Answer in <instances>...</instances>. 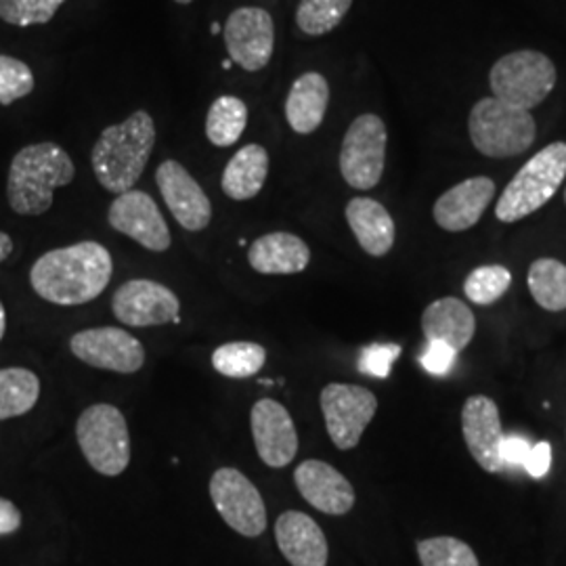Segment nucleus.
Listing matches in <instances>:
<instances>
[{"instance_id":"obj_1","label":"nucleus","mask_w":566,"mask_h":566,"mask_svg":"<svg viewBox=\"0 0 566 566\" xmlns=\"http://www.w3.org/2000/svg\"><path fill=\"white\" fill-rule=\"evenodd\" d=\"M114 261L99 242H78L42 254L30 271V283L42 301L81 306L99 298L112 282Z\"/></svg>"},{"instance_id":"obj_2","label":"nucleus","mask_w":566,"mask_h":566,"mask_svg":"<svg viewBox=\"0 0 566 566\" xmlns=\"http://www.w3.org/2000/svg\"><path fill=\"white\" fill-rule=\"evenodd\" d=\"M154 145L156 122L145 109L107 126L91 151L93 172L103 189L116 196L130 191L142 179Z\"/></svg>"},{"instance_id":"obj_3","label":"nucleus","mask_w":566,"mask_h":566,"mask_svg":"<svg viewBox=\"0 0 566 566\" xmlns=\"http://www.w3.org/2000/svg\"><path fill=\"white\" fill-rule=\"evenodd\" d=\"M76 166L57 143H34L20 149L9 166L7 200L21 217L51 210L55 189L74 181Z\"/></svg>"},{"instance_id":"obj_4","label":"nucleus","mask_w":566,"mask_h":566,"mask_svg":"<svg viewBox=\"0 0 566 566\" xmlns=\"http://www.w3.org/2000/svg\"><path fill=\"white\" fill-rule=\"evenodd\" d=\"M566 179V143H549L507 182L495 203V217L502 223L523 221L546 206Z\"/></svg>"},{"instance_id":"obj_5","label":"nucleus","mask_w":566,"mask_h":566,"mask_svg":"<svg viewBox=\"0 0 566 566\" xmlns=\"http://www.w3.org/2000/svg\"><path fill=\"white\" fill-rule=\"evenodd\" d=\"M468 130L483 156L502 160L525 154L535 142L537 126L531 112L486 97L472 107Z\"/></svg>"},{"instance_id":"obj_6","label":"nucleus","mask_w":566,"mask_h":566,"mask_svg":"<svg viewBox=\"0 0 566 566\" xmlns=\"http://www.w3.org/2000/svg\"><path fill=\"white\" fill-rule=\"evenodd\" d=\"M76 439L84 460L102 476H120L130 464V432L116 405L86 407L76 422Z\"/></svg>"},{"instance_id":"obj_7","label":"nucleus","mask_w":566,"mask_h":566,"mask_svg":"<svg viewBox=\"0 0 566 566\" xmlns=\"http://www.w3.org/2000/svg\"><path fill=\"white\" fill-rule=\"evenodd\" d=\"M493 97L531 112L546 99L556 84V67L539 51H516L491 67Z\"/></svg>"},{"instance_id":"obj_8","label":"nucleus","mask_w":566,"mask_h":566,"mask_svg":"<svg viewBox=\"0 0 566 566\" xmlns=\"http://www.w3.org/2000/svg\"><path fill=\"white\" fill-rule=\"evenodd\" d=\"M386 142V124L376 114H364L348 126L340 149V172L353 189L367 191L382 181Z\"/></svg>"},{"instance_id":"obj_9","label":"nucleus","mask_w":566,"mask_h":566,"mask_svg":"<svg viewBox=\"0 0 566 566\" xmlns=\"http://www.w3.org/2000/svg\"><path fill=\"white\" fill-rule=\"evenodd\" d=\"M319 403L327 434L340 451L359 446L365 428L378 411L376 395L357 385L332 382L322 390Z\"/></svg>"},{"instance_id":"obj_10","label":"nucleus","mask_w":566,"mask_h":566,"mask_svg":"<svg viewBox=\"0 0 566 566\" xmlns=\"http://www.w3.org/2000/svg\"><path fill=\"white\" fill-rule=\"evenodd\" d=\"M210 497L227 525L243 537H261L266 507L254 483L235 468H219L210 479Z\"/></svg>"},{"instance_id":"obj_11","label":"nucleus","mask_w":566,"mask_h":566,"mask_svg":"<svg viewBox=\"0 0 566 566\" xmlns=\"http://www.w3.org/2000/svg\"><path fill=\"white\" fill-rule=\"evenodd\" d=\"M70 350L82 364L116 374H137L145 364V348L122 327H91L70 338Z\"/></svg>"},{"instance_id":"obj_12","label":"nucleus","mask_w":566,"mask_h":566,"mask_svg":"<svg viewBox=\"0 0 566 566\" xmlns=\"http://www.w3.org/2000/svg\"><path fill=\"white\" fill-rule=\"evenodd\" d=\"M224 44L231 61L242 65L245 72H259L273 57L275 23L266 9L240 7L223 28Z\"/></svg>"},{"instance_id":"obj_13","label":"nucleus","mask_w":566,"mask_h":566,"mask_svg":"<svg viewBox=\"0 0 566 566\" xmlns=\"http://www.w3.org/2000/svg\"><path fill=\"white\" fill-rule=\"evenodd\" d=\"M112 311L118 322L130 327L179 324L181 301L163 283L130 280L116 290Z\"/></svg>"},{"instance_id":"obj_14","label":"nucleus","mask_w":566,"mask_h":566,"mask_svg":"<svg viewBox=\"0 0 566 566\" xmlns=\"http://www.w3.org/2000/svg\"><path fill=\"white\" fill-rule=\"evenodd\" d=\"M109 227L142 243L149 252H166L172 243L170 229L154 198L139 189L120 193L107 210Z\"/></svg>"},{"instance_id":"obj_15","label":"nucleus","mask_w":566,"mask_h":566,"mask_svg":"<svg viewBox=\"0 0 566 566\" xmlns=\"http://www.w3.org/2000/svg\"><path fill=\"white\" fill-rule=\"evenodd\" d=\"M156 182L170 214L187 231H203L212 221V203L200 182L177 160H166L156 170Z\"/></svg>"},{"instance_id":"obj_16","label":"nucleus","mask_w":566,"mask_h":566,"mask_svg":"<svg viewBox=\"0 0 566 566\" xmlns=\"http://www.w3.org/2000/svg\"><path fill=\"white\" fill-rule=\"evenodd\" d=\"M252 439L269 468H285L298 453V432L290 411L273 399H261L250 411Z\"/></svg>"},{"instance_id":"obj_17","label":"nucleus","mask_w":566,"mask_h":566,"mask_svg":"<svg viewBox=\"0 0 566 566\" xmlns=\"http://www.w3.org/2000/svg\"><path fill=\"white\" fill-rule=\"evenodd\" d=\"M462 432L465 446L476 460V464L489 474H497L504 470L500 458L504 430L500 420V409L493 399L485 395H474L465 399L462 407Z\"/></svg>"},{"instance_id":"obj_18","label":"nucleus","mask_w":566,"mask_h":566,"mask_svg":"<svg viewBox=\"0 0 566 566\" xmlns=\"http://www.w3.org/2000/svg\"><path fill=\"white\" fill-rule=\"evenodd\" d=\"M304 502L329 516H343L355 506V489L343 472L322 460H304L294 472Z\"/></svg>"},{"instance_id":"obj_19","label":"nucleus","mask_w":566,"mask_h":566,"mask_svg":"<svg viewBox=\"0 0 566 566\" xmlns=\"http://www.w3.org/2000/svg\"><path fill=\"white\" fill-rule=\"evenodd\" d=\"M495 198V182L489 177H472L458 182L434 203V221L451 233L472 229L485 214L486 206Z\"/></svg>"},{"instance_id":"obj_20","label":"nucleus","mask_w":566,"mask_h":566,"mask_svg":"<svg viewBox=\"0 0 566 566\" xmlns=\"http://www.w3.org/2000/svg\"><path fill=\"white\" fill-rule=\"evenodd\" d=\"M275 539L292 566H327L329 546L322 526L308 514L287 510L275 523Z\"/></svg>"},{"instance_id":"obj_21","label":"nucleus","mask_w":566,"mask_h":566,"mask_svg":"<svg viewBox=\"0 0 566 566\" xmlns=\"http://www.w3.org/2000/svg\"><path fill=\"white\" fill-rule=\"evenodd\" d=\"M422 332L428 343H446L460 355L474 338L476 319L464 301L447 296L426 306Z\"/></svg>"},{"instance_id":"obj_22","label":"nucleus","mask_w":566,"mask_h":566,"mask_svg":"<svg viewBox=\"0 0 566 566\" xmlns=\"http://www.w3.org/2000/svg\"><path fill=\"white\" fill-rule=\"evenodd\" d=\"M248 263L261 275H296L311 263V250L298 235L275 231L250 245Z\"/></svg>"},{"instance_id":"obj_23","label":"nucleus","mask_w":566,"mask_h":566,"mask_svg":"<svg viewBox=\"0 0 566 566\" xmlns=\"http://www.w3.org/2000/svg\"><path fill=\"white\" fill-rule=\"evenodd\" d=\"M346 221L369 256H386L397 238V227L382 203L371 198H353L346 206Z\"/></svg>"},{"instance_id":"obj_24","label":"nucleus","mask_w":566,"mask_h":566,"mask_svg":"<svg viewBox=\"0 0 566 566\" xmlns=\"http://www.w3.org/2000/svg\"><path fill=\"white\" fill-rule=\"evenodd\" d=\"M329 105V84L319 72H306L292 84L285 99V118L294 133L311 135L325 118Z\"/></svg>"},{"instance_id":"obj_25","label":"nucleus","mask_w":566,"mask_h":566,"mask_svg":"<svg viewBox=\"0 0 566 566\" xmlns=\"http://www.w3.org/2000/svg\"><path fill=\"white\" fill-rule=\"evenodd\" d=\"M269 175V154L263 145L250 143L227 163L221 187L227 198L235 202L252 200L261 193Z\"/></svg>"},{"instance_id":"obj_26","label":"nucleus","mask_w":566,"mask_h":566,"mask_svg":"<svg viewBox=\"0 0 566 566\" xmlns=\"http://www.w3.org/2000/svg\"><path fill=\"white\" fill-rule=\"evenodd\" d=\"M41 397V380L25 367L0 369V422L20 418L34 409Z\"/></svg>"},{"instance_id":"obj_27","label":"nucleus","mask_w":566,"mask_h":566,"mask_svg":"<svg viewBox=\"0 0 566 566\" xmlns=\"http://www.w3.org/2000/svg\"><path fill=\"white\" fill-rule=\"evenodd\" d=\"M528 292L549 313L566 308V264L556 259H537L528 266Z\"/></svg>"},{"instance_id":"obj_28","label":"nucleus","mask_w":566,"mask_h":566,"mask_svg":"<svg viewBox=\"0 0 566 566\" xmlns=\"http://www.w3.org/2000/svg\"><path fill=\"white\" fill-rule=\"evenodd\" d=\"M248 124V107L242 99L223 95L210 105L206 116V137L217 147H231L240 142Z\"/></svg>"},{"instance_id":"obj_29","label":"nucleus","mask_w":566,"mask_h":566,"mask_svg":"<svg viewBox=\"0 0 566 566\" xmlns=\"http://www.w3.org/2000/svg\"><path fill=\"white\" fill-rule=\"evenodd\" d=\"M264 364H266V350L259 343H248V340L227 343L212 353V367L224 378H233V380L256 376Z\"/></svg>"},{"instance_id":"obj_30","label":"nucleus","mask_w":566,"mask_h":566,"mask_svg":"<svg viewBox=\"0 0 566 566\" xmlns=\"http://www.w3.org/2000/svg\"><path fill=\"white\" fill-rule=\"evenodd\" d=\"M353 0H301L296 23L308 36H324L343 23Z\"/></svg>"},{"instance_id":"obj_31","label":"nucleus","mask_w":566,"mask_h":566,"mask_svg":"<svg viewBox=\"0 0 566 566\" xmlns=\"http://www.w3.org/2000/svg\"><path fill=\"white\" fill-rule=\"evenodd\" d=\"M512 283V273L502 264H483L476 266L464 282L465 298L472 304L497 303Z\"/></svg>"},{"instance_id":"obj_32","label":"nucleus","mask_w":566,"mask_h":566,"mask_svg":"<svg viewBox=\"0 0 566 566\" xmlns=\"http://www.w3.org/2000/svg\"><path fill=\"white\" fill-rule=\"evenodd\" d=\"M422 566H481L472 547L455 537H432L418 544Z\"/></svg>"},{"instance_id":"obj_33","label":"nucleus","mask_w":566,"mask_h":566,"mask_svg":"<svg viewBox=\"0 0 566 566\" xmlns=\"http://www.w3.org/2000/svg\"><path fill=\"white\" fill-rule=\"evenodd\" d=\"M65 0H0V20L18 25H44L53 20Z\"/></svg>"},{"instance_id":"obj_34","label":"nucleus","mask_w":566,"mask_h":566,"mask_svg":"<svg viewBox=\"0 0 566 566\" xmlns=\"http://www.w3.org/2000/svg\"><path fill=\"white\" fill-rule=\"evenodd\" d=\"M36 86L28 63L11 55H0V105H11L28 97Z\"/></svg>"},{"instance_id":"obj_35","label":"nucleus","mask_w":566,"mask_h":566,"mask_svg":"<svg viewBox=\"0 0 566 566\" xmlns=\"http://www.w3.org/2000/svg\"><path fill=\"white\" fill-rule=\"evenodd\" d=\"M401 346L399 344H369L361 350L359 357V369L371 378H388L390 367L399 359Z\"/></svg>"},{"instance_id":"obj_36","label":"nucleus","mask_w":566,"mask_h":566,"mask_svg":"<svg viewBox=\"0 0 566 566\" xmlns=\"http://www.w3.org/2000/svg\"><path fill=\"white\" fill-rule=\"evenodd\" d=\"M455 357L458 353L446 343H428L420 357V364L424 365L426 371L432 376H446L455 364Z\"/></svg>"},{"instance_id":"obj_37","label":"nucleus","mask_w":566,"mask_h":566,"mask_svg":"<svg viewBox=\"0 0 566 566\" xmlns=\"http://www.w3.org/2000/svg\"><path fill=\"white\" fill-rule=\"evenodd\" d=\"M531 447L528 441L518 437V434H504V441L500 446V458H502V464L506 465H525L526 458L531 453Z\"/></svg>"},{"instance_id":"obj_38","label":"nucleus","mask_w":566,"mask_h":566,"mask_svg":"<svg viewBox=\"0 0 566 566\" xmlns=\"http://www.w3.org/2000/svg\"><path fill=\"white\" fill-rule=\"evenodd\" d=\"M549 465H552V446L542 441V443L531 447V453H528L523 468L533 479H544L549 472Z\"/></svg>"},{"instance_id":"obj_39","label":"nucleus","mask_w":566,"mask_h":566,"mask_svg":"<svg viewBox=\"0 0 566 566\" xmlns=\"http://www.w3.org/2000/svg\"><path fill=\"white\" fill-rule=\"evenodd\" d=\"M21 526L20 507L0 497V535H11Z\"/></svg>"},{"instance_id":"obj_40","label":"nucleus","mask_w":566,"mask_h":566,"mask_svg":"<svg viewBox=\"0 0 566 566\" xmlns=\"http://www.w3.org/2000/svg\"><path fill=\"white\" fill-rule=\"evenodd\" d=\"M11 252H13V240L4 231H0V263H4L11 256Z\"/></svg>"},{"instance_id":"obj_41","label":"nucleus","mask_w":566,"mask_h":566,"mask_svg":"<svg viewBox=\"0 0 566 566\" xmlns=\"http://www.w3.org/2000/svg\"><path fill=\"white\" fill-rule=\"evenodd\" d=\"M4 329H7V313H4V306L0 303V340L4 336Z\"/></svg>"},{"instance_id":"obj_42","label":"nucleus","mask_w":566,"mask_h":566,"mask_svg":"<svg viewBox=\"0 0 566 566\" xmlns=\"http://www.w3.org/2000/svg\"><path fill=\"white\" fill-rule=\"evenodd\" d=\"M221 30H223V28H221V23H219V21H214V23H212V34H219Z\"/></svg>"},{"instance_id":"obj_43","label":"nucleus","mask_w":566,"mask_h":566,"mask_svg":"<svg viewBox=\"0 0 566 566\" xmlns=\"http://www.w3.org/2000/svg\"><path fill=\"white\" fill-rule=\"evenodd\" d=\"M175 2H179V4H189V2H193V0H175Z\"/></svg>"},{"instance_id":"obj_44","label":"nucleus","mask_w":566,"mask_h":566,"mask_svg":"<svg viewBox=\"0 0 566 566\" xmlns=\"http://www.w3.org/2000/svg\"><path fill=\"white\" fill-rule=\"evenodd\" d=\"M565 202H566V191H565Z\"/></svg>"}]
</instances>
